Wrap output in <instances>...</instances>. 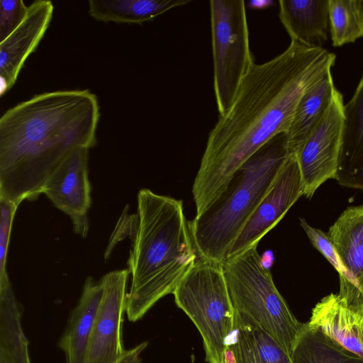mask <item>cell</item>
I'll use <instances>...</instances> for the list:
<instances>
[{
    "label": "cell",
    "instance_id": "cell-1",
    "mask_svg": "<svg viewBox=\"0 0 363 363\" xmlns=\"http://www.w3.org/2000/svg\"><path fill=\"white\" fill-rule=\"evenodd\" d=\"M335 58L321 46L291 41L279 55L251 66L233 104L208 134L192 186L196 216L257 151L274 137L288 134L303 92L331 69Z\"/></svg>",
    "mask_w": 363,
    "mask_h": 363
},
{
    "label": "cell",
    "instance_id": "cell-2",
    "mask_svg": "<svg viewBox=\"0 0 363 363\" xmlns=\"http://www.w3.org/2000/svg\"><path fill=\"white\" fill-rule=\"evenodd\" d=\"M99 117L88 89L42 93L7 110L0 118V199L17 206L36 199L72 151L96 144Z\"/></svg>",
    "mask_w": 363,
    "mask_h": 363
},
{
    "label": "cell",
    "instance_id": "cell-3",
    "mask_svg": "<svg viewBox=\"0 0 363 363\" xmlns=\"http://www.w3.org/2000/svg\"><path fill=\"white\" fill-rule=\"evenodd\" d=\"M137 218L128 259L131 285L125 313L130 322L173 294L198 258L182 200L143 189Z\"/></svg>",
    "mask_w": 363,
    "mask_h": 363
},
{
    "label": "cell",
    "instance_id": "cell-4",
    "mask_svg": "<svg viewBox=\"0 0 363 363\" xmlns=\"http://www.w3.org/2000/svg\"><path fill=\"white\" fill-rule=\"evenodd\" d=\"M290 155L287 134L274 137L234 173L205 211L189 221L198 257L221 263L228 259L235 240Z\"/></svg>",
    "mask_w": 363,
    "mask_h": 363
},
{
    "label": "cell",
    "instance_id": "cell-5",
    "mask_svg": "<svg viewBox=\"0 0 363 363\" xmlns=\"http://www.w3.org/2000/svg\"><path fill=\"white\" fill-rule=\"evenodd\" d=\"M258 244L223 262V274L234 311L273 337L290 355L303 323L298 321L262 263Z\"/></svg>",
    "mask_w": 363,
    "mask_h": 363
},
{
    "label": "cell",
    "instance_id": "cell-6",
    "mask_svg": "<svg viewBox=\"0 0 363 363\" xmlns=\"http://www.w3.org/2000/svg\"><path fill=\"white\" fill-rule=\"evenodd\" d=\"M173 295L177 306L191 320L203 343L206 360L223 363L234 326V309L223 263L198 257Z\"/></svg>",
    "mask_w": 363,
    "mask_h": 363
},
{
    "label": "cell",
    "instance_id": "cell-7",
    "mask_svg": "<svg viewBox=\"0 0 363 363\" xmlns=\"http://www.w3.org/2000/svg\"><path fill=\"white\" fill-rule=\"evenodd\" d=\"M213 87L219 115L235 100L244 77L255 63L250 49L245 2H209Z\"/></svg>",
    "mask_w": 363,
    "mask_h": 363
},
{
    "label": "cell",
    "instance_id": "cell-8",
    "mask_svg": "<svg viewBox=\"0 0 363 363\" xmlns=\"http://www.w3.org/2000/svg\"><path fill=\"white\" fill-rule=\"evenodd\" d=\"M343 98L336 91L326 113L294 155L301 171L303 195L311 198L329 179H335L342 143Z\"/></svg>",
    "mask_w": 363,
    "mask_h": 363
},
{
    "label": "cell",
    "instance_id": "cell-9",
    "mask_svg": "<svg viewBox=\"0 0 363 363\" xmlns=\"http://www.w3.org/2000/svg\"><path fill=\"white\" fill-rule=\"evenodd\" d=\"M129 272L116 270L100 282L102 296L95 318L85 363H116L124 354L123 315L126 308V284Z\"/></svg>",
    "mask_w": 363,
    "mask_h": 363
},
{
    "label": "cell",
    "instance_id": "cell-10",
    "mask_svg": "<svg viewBox=\"0 0 363 363\" xmlns=\"http://www.w3.org/2000/svg\"><path fill=\"white\" fill-rule=\"evenodd\" d=\"M303 195V184L298 163L296 156L290 155L235 240L228 257L258 244Z\"/></svg>",
    "mask_w": 363,
    "mask_h": 363
},
{
    "label": "cell",
    "instance_id": "cell-11",
    "mask_svg": "<svg viewBox=\"0 0 363 363\" xmlns=\"http://www.w3.org/2000/svg\"><path fill=\"white\" fill-rule=\"evenodd\" d=\"M88 152L87 148L72 151L51 173L41 191L69 216L75 233L82 237L89 230L87 212L91 206Z\"/></svg>",
    "mask_w": 363,
    "mask_h": 363
},
{
    "label": "cell",
    "instance_id": "cell-12",
    "mask_svg": "<svg viewBox=\"0 0 363 363\" xmlns=\"http://www.w3.org/2000/svg\"><path fill=\"white\" fill-rule=\"evenodd\" d=\"M50 1L37 0L28 6L21 24L0 43V93L14 85L27 57L35 50L52 18Z\"/></svg>",
    "mask_w": 363,
    "mask_h": 363
},
{
    "label": "cell",
    "instance_id": "cell-13",
    "mask_svg": "<svg viewBox=\"0 0 363 363\" xmlns=\"http://www.w3.org/2000/svg\"><path fill=\"white\" fill-rule=\"evenodd\" d=\"M223 363H292L290 355L247 315L234 311Z\"/></svg>",
    "mask_w": 363,
    "mask_h": 363
},
{
    "label": "cell",
    "instance_id": "cell-14",
    "mask_svg": "<svg viewBox=\"0 0 363 363\" xmlns=\"http://www.w3.org/2000/svg\"><path fill=\"white\" fill-rule=\"evenodd\" d=\"M307 323L363 358V310L350 307L338 294H330L317 303Z\"/></svg>",
    "mask_w": 363,
    "mask_h": 363
},
{
    "label": "cell",
    "instance_id": "cell-15",
    "mask_svg": "<svg viewBox=\"0 0 363 363\" xmlns=\"http://www.w3.org/2000/svg\"><path fill=\"white\" fill-rule=\"evenodd\" d=\"M341 186L363 190V74L344 106L342 143L335 179Z\"/></svg>",
    "mask_w": 363,
    "mask_h": 363
},
{
    "label": "cell",
    "instance_id": "cell-16",
    "mask_svg": "<svg viewBox=\"0 0 363 363\" xmlns=\"http://www.w3.org/2000/svg\"><path fill=\"white\" fill-rule=\"evenodd\" d=\"M279 17L291 38L308 46L327 40L329 0H279Z\"/></svg>",
    "mask_w": 363,
    "mask_h": 363
},
{
    "label": "cell",
    "instance_id": "cell-17",
    "mask_svg": "<svg viewBox=\"0 0 363 363\" xmlns=\"http://www.w3.org/2000/svg\"><path fill=\"white\" fill-rule=\"evenodd\" d=\"M102 286L89 277L69 318L59 346L66 363H85L93 326L102 296Z\"/></svg>",
    "mask_w": 363,
    "mask_h": 363
},
{
    "label": "cell",
    "instance_id": "cell-18",
    "mask_svg": "<svg viewBox=\"0 0 363 363\" xmlns=\"http://www.w3.org/2000/svg\"><path fill=\"white\" fill-rule=\"evenodd\" d=\"M337 91L331 69L325 72L305 90L297 105L287 134L291 155L296 154L308 136L322 120Z\"/></svg>",
    "mask_w": 363,
    "mask_h": 363
},
{
    "label": "cell",
    "instance_id": "cell-19",
    "mask_svg": "<svg viewBox=\"0 0 363 363\" xmlns=\"http://www.w3.org/2000/svg\"><path fill=\"white\" fill-rule=\"evenodd\" d=\"M328 235L349 273L350 279H346L363 296V205L347 208Z\"/></svg>",
    "mask_w": 363,
    "mask_h": 363
},
{
    "label": "cell",
    "instance_id": "cell-20",
    "mask_svg": "<svg viewBox=\"0 0 363 363\" xmlns=\"http://www.w3.org/2000/svg\"><path fill=\"white\" fill-rule=\"evenodd\" d=\"M189 0H90L89 13L96 21L142 24Z\"/></svg>",
    "mask_w": 363,
    "mask_h": 363
},
{
    "label": "cell",
    "instance_id": "cell-21",
    "mask_svg": "<svg viewBox=\"0 0 363 363\" xmlns=\"http://www.w3.org/2000/svg\"><path fill=\"white\" fill-rule=\"evenodd\" d=\"M292 363H363V358L324 332L303 323L291 353Z\"/></svg>",
    "mask_w": 363,
    "mask_h": 363
},
{
    "label": "cell",
    "instance_id": "cell-22",
    "mask_svg": "<svg viewBox=\"0 0 363 363\" xmlns=\"http://www.w3.org/2000/svg\"><path fill=\"white\" fill-rule=\"evenodd\" d=\"M29 342L21 313L11 288L0 291V351L9 363H31Z\"/></svg>",
    "mask_w": 363,
    "mask_h": 363
},
{
    "label": "cell",
    "instance_id": "cell-23",
    "mask_svg": "<svg viewBox=\"0 0 363 363\" xmlns=\"http://www.w3.org/2000/svg\"><path fill=\"white\" fill-rule=\"evenodd\" d=\"M329 24L334 47L362 38V0H329Z\"/></svg>",
    "mask_w": 363,
    "mask_h": 363
},
{
    "label": "cell",
    "instance_id": "cell-24",
    "mask_svg": "<svg viewBox=\"0 0 363 363\" xmlns=\"http://www.w3.org/2000/svg\"><path fill=\"white\" fill-rule=\"evenodd\" d=\"M300 225L306 233L311 244L333 266L339 273V276L350 279L349 273L342 264L329 236L320 230L311 226L303 218H300Z\"/></svg>",
    "mask_w": 363,
    "mask_h": 363
},
{
    "label": "cell",
    "instance_id": "cell-25",
    "mask_svg": "<svg viewBox=\"0 0 363 363\" xmlns=\"http://www.w3.org/2000/svg\"><path fill=\"white\" fill-rule=\"evenodd\" d=\"M18 206L13 202L0 199V282L9 280L6 271L7 253L12 223Z\"/></svg>",
    "mask_w": 363,
    "mask_h": 363
},
{
    "label": "cell",
    "instance_id": "cell-26",
    "mask_svg": "<svg viewBox=\"0 0 363 363\" xmlns=\"http://www.w3.org/2000/svg\"><path fill=\"white\" fill-rule=\"evenodd\" d=\"M28 8L21 0L1 1L0 43L21 24L27 13Z\"/></svg>",
    "mask_w": 363,
    "mask_h": 363
},
{
    "label": "cell",
    "instance_id": "cell-27",
    "mask_svg": "<svg viewBox=\"0 0 363 363\" xmlns=\"http://www.w3.org/2000/svg\"><path fill=\"white\" fill-rule=\"evenodd\" d=\"M147 345V342H144L129 350H126L123 357L116 363H140V354Z\"/></svg>",
    "mask_w": 363,
    "mask_h": 363
},
{
    "label": "cell",
    "instance_id": "cell-28",
    "mask_svg": "<svg viewBox=\"0 0 363 363\" xmlns=\"http://www.w3.org/2000/svg\"><path fill=\"white\" fill-rule=\"evenodd\" d=\"M0 363H9L5 354L0 351Z\"/></svg>",
    "mask_w": 363,
    "mask_h": 363
},
{
    "label": "cell",
    "instance_id": "cell-29",
    "mask_svg": "<svg viewBox=\"0 0 363 363\" xmlns=\"http://www.w3.org/2000/svg\"><path fill=\"white\" fill-rule=\"evenodd\" d=\"M362 1H363V0H362Z\"/></svg>",
    "mask_w": 363,
    "mask_h": 363
}]
</instances>
